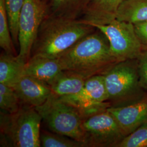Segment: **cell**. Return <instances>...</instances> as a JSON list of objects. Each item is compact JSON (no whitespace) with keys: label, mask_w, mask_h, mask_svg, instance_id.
<instances>
[{"label":"cell","mask_w":147,"mask_h":147,"mask_svg":"<svg viewBox=\"0 0 147 147\" xmlns=\"http://www.w3.org/2000/svg\"><path fill=\"white\" fill-rule=\"evenodd\" d=\"M35 108L50 130L84 144V117L73 106L52 93Z\"/></svg>","instance_id":"5b68a950"},{"label":"cell","mask_w":147,"mask_h":147,"mask_svg":"<svg viewBox=\"0 0 147 147\" xmlns=\"http://www.w3.org/2000/svg\"><path fill=\"white\" fill-rule=\"evenodd\" d=\"M95 28L81 19L47 16L39 29L31 57L58 58L79 40L94 31Z\"/></svg>","instance_id":"7a4b0ae2"},{"label":"cell","mask_w":147,"mask_h":147,"mask_svg":"<svg viewBox=\"0 0 147 147\" xmlns=\"http://www.w3.org/2000/svg\"><path fill=\"white\" fill-rule=\"evenodd\" d=\"M94 27L107 37L111 54L117 62L136 59L142 53L143 47L131 23L116 19L107 25Z\"/></svg>","instance_id":"8992f818"},{"label":"cell","mask_w":147,"mask_h":147,"mask_svg":"<svg viewBox=\"0 0 147 147\" xmlns=\"http://www.w3.org/2000/svg\"><path fill=\"white\" fill-rule=\"evenodd\" d=\"M91 0H51L52 16L78 19L82 16Z\"/></svg>","instance_id":"e0dca14e"},{"label":"cell","mask_w":147,"mask_h":147,"mask_svg":"<svg viewBox=\"0 0 147 147\" xmlns=\"http://www.w3.org/2000/svg\"><path fill=\"white\" fill-rule=\"evenodd\" d=\"M117 19L132 24L147 21V0H124Z\"/></svg>","instance_id":"2e32d148"},{"label":"cell","mask_w":147,"mask_h":147,"mask_svg":"<svg viewBox=\"0 0 147 147\" xmlns=\"http://www.w3.org/2000/svg\"><path fill=\"white\" fill-rule=\"evenodd\" d=\"M7 11L11 37L14 44L18 42V25L19 18L21 8L25 0H5Z\"/></svg>","instance_id":"44dd1931"},{"label":"cell","mask_w":147,"mask_h":147,"mask_svg":"<svg viewBox=\"0 0 147 147\" xmlns=\"http://www.w3.org/2000/svg\"><path fill=\"white\" fill-rule=\"evenodd\" d=\"M117 147H147V122L124 137Z\"/></svg>","instance_id":"7402d4cb"},{"label":"cell","mask_w":147,"mask_h":147,"mask_svg":"<svg viewBox=\"0 0 147 147\" xmlns=\"http://www.w3.org/2000/svg\"><path fill=\"white\" fill-rule=\"evenodd\" d=\"M125 137L147 122V94L126 105L107 108Z\"/></svg>","instance_id":"9c48e42d"},{"label":"cell","mask_w":147,"mask_h":147,"mask_svg":"<svg viewBox=\"0 0 147 147\" xmlns=\"http://www.w3.org/2000/svg\"><path fill=\"white\" fill-rule=\"evenodd\" d=\"M124 0H91L81 20L92 26L107 25L117 19Z\"/></svg>","instance_id":"8fae6325"},{"label":"cell","mask_w":147,"mask_h":147,"mask_svg":"<svg viewBox=\"0 0 147 147\" xmlns=\"http://www.w3.org/2000/svg\"><path fill=\"white\" fill-rule=\"evenodd\" d=\"M82 126L85 147H117L125 137L107 109L84 118Z\"/></svg>","instance_id":"52a82bcc"},{"label":"cell","mask_w":147,"mask_h":147,"mask_svg":"<svg viewBox=\"0 0 147 147\" xmlns=\"http://www.w3.org/2000/svg\"><path fill=\"white\" fill-rule=\"evenodd\" d=\"M26 62L17 55L3 52L0 55V84L13 87L24 74Z\"/></svg>","instance_id":"5bb4252c"},{"label":"cell","mask_w":147,"mask_h":147,"mask_svg":"<svg viewBox=\"0 0 147 147\" xmlns=\"http://www.w3.org/2000/svg\"><path fill=\"white\" fill-rule=\"evenodd\" d=\"M1 145L14 147H40L42 117L36 108L21 105L15 113L1 110Z\"/></svg>","instance_id":"3957f363"},{"label":"cell","mask_w":147,"mask_h":147,"mask_svg":"<svg viewBox=\"0 0 147 147\" xmlns=\"http://www.w3.org/2000/svg\"><path fill=\"white\" fill-rule=\"evenodd\" d=\"M63 71L57 58L31 56L25 66L24 74L49 84Z\"/></svg>","instance_id":"7c38bea8"},{"label":"cell","mask_w":147,"mask_h":147,"mask_svg":"<svg viewBox=\"0 0 147 147\" xmlns=\"http://www.w3.org/2000/svg\"><path fill=\"white\" fill-rule=\"evenodd\" d=\"M21 104L14 89L0 84V108L7 113H13L20 109Z\"/></svg>","instance_id":"ffe728a7"},{"label":"cell","mask_w":147,"mask_h":147,"mask_svg":"<svg viewBox=\"0 0 147 147\" xmlns=\"http://www.w3.org/2000/svg\"><path fill=\"white\" fill-rule=\"evenodd\" d=\"M40 141L42 147H84L82 142L53 132L41 131Z\"/></svg>","instance_id":"d6986e66"},{"label":"cell","mask_w":147,"mask_h":147,"mask_svg":"<svg viewBox=\"0 0 147 147\" xmlns=\"http://www.w3.org/2000/svg\"><path fill=\"white\" fill-rule=\"evenodd\" d=\"M47 9L42 0H25L19 18L17 56L27 62L40 26L47 16Z\"/></svg>","instance_id":"ba28073f"},{"label":"cell","mask_w":147,"mask_h":147,"mask_svg":"<svg viewBox=\"0 0 147 147\" xmlns=\"http://www.w3.org/2000/svg\"><path fill=\"white\" fill-rule=\"evenodd\" d=\"M137 59L140 84L143 89L147 90V48H143L142 53Z\"/></svg>","instance_id":"603a6c76"},{"label":"cell","mask_w":147,"mask_h":147,"mask_svg":"<svg viewBox=\"0 0 147 147\" xmlns=\"http://www.w3.org/2000/svg\"><path fill=\"white\" fill-rule=\"evenodd\" d=\"M14 45L5 1L0 0V47L4 52L16 55Z\"/></svg>","instance_id":"ac0fdd59"},{"label":"cell","mask_w":147,"mask_h":147,"mask_svg":"<svg viewBox=\"0 0 147 147\" xmlns=\"http://www.w3.org/2000/svg\"><path fill=\"white\" fill-rule=\"evenodd\" d=\"M12 88L21 105L34 107L42 105L52 94L48 84L25 74L21 76Z\"/></svg>","instance_id":"30bf717a"},{"label":"cell","mask_w":147,"mask_h":147,"mask_svg":"<svg viewBox=\"0 0 147 147\" xmlns=\"http://www.w3.org/2000/svg\"><path fill=\"white\" fill-rule=\"evenodd\" d=\"M86 79L75 74L63 70L49 84L52 93L63 97L79 93L84 87Z\"/></svg>","instance_id":"4fadbf2b"},{"label":"cell","mask_w":147,"mask_h":147,"mask_svg":"<svg viewBox=\"0 0 147 147\" xmlns=\"http://www.w3.org/2000/svg\"><path fill=\"white\" fill-rule=\"evenodd\" d=\"M102 75L111 106L126 105L143 96L137 59L118 62Z\"/></svg>","instance_id":"277c9868"},{"label":"cell","mask_w":147,"mask_h":147,"mask_svg":"<svg viewBox=\"0 0 147 147\" xmlns=\"http://www.w3.org/2000/svg\"><path fill=\"white\" fill-rule=\"evenodd\" d=\"M82 91L91 106L104 108H108L111 106L108 101L109 96L102 74L86 79Z\"/></svg>","instance_id":"9a60e30c"},{"label":"cell","mask_w":147,"mask_h":147,"mask_svg":"<svg viewBox=\"0 0 147 147\" xmlns=\"http://www.w3.org/2000/svg\"><path fill=\"white\" fill-rule=\"evenodd\" d=\"M96 30L97 31H94L79 40L57 58L63 70L86 80L103 74L118 62L111 54L107 37Z\"/></svg>","instance_id":"6da1fadb"},{"label":"cell","mask_w":147,"mask_h":147,"mask_svg":"<svg viewBox=\"0 0 147 147\" xmlns=\"http://www.w3.org/2000/svg\"><path fill=\"white\" fill-rule=\"evenodd\" d=\"M137 36L143 48H147V21L134 24Z\"/></svg>","instance_id":"cb8c5ba5"}]
</instances>
